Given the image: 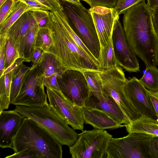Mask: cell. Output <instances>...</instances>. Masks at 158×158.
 Here are the masks:
<instances>
[{"label":"cell","instance_id":"obj_41","mask_svg":"<svg viewBox=\"0 0 158 158\" xmlns=\"http://www.w3.org/2000/svg\"><path fill=\"white\" fill-rule=\"evenodd\" d=\"M148 92L157 116L156 123L158 124V92H153L148 90Z\"/></svg>","mask_w":158,"mask_h":158},{"label":"cell","instance_id":"obj_36","mask_svg":"<svg viewBox=\"0 0 158 158\" xmlns=\"http://www.w3.org/2000/svg\"><path fill=\"white\" fill-rule=\"evenodd\" d=\"M5 158H37L35 154L28 148L19 151L15 152L10 155L6 156Z\"/></svg>","mask_w":158,"mask_h":158},{"label":"cell","instance_id":"obj_25","mask_svg":"<svg viewBox=\"0 0 158 158\" xmlns=\"http://www.w3.org/2000/svg\"><path fill=\"white\" fill-rule=\"evenodd\" d=\"M139 80L148 90L158 92V69L156 67L146 68L145 73Z\"/></svg>","mask_w":158,"mask_h":158},{"label":"cell","instance_id":"obj_39","mask_svg":"<svg viewBox=\"0 0 158 158\" xmlns=\"http://www.w3.org/2000/svg\"><path fill=\"white\" fill-rule=\"evenodd\" d=\"M26 3L30 6L38 10L48 11L49 9L36 0H19Z\"/></svg>","mask_w":158,"mask_h":158},{"label":"cell","instance_id":"obj_15","mask_svg":"<svg viewBox=\"0 0 158 158\" xmlns=\"http://www.w3.org/2000/svg\"><path fill=\"white\" fill-rule=\"evenodd\" d=\"M84 106L105 112L119 124L130 123L114 99L102 91H91Z\"/></svg>","mask_w":158,"mask_h":158},{"label":"cell","instance_id":"obj_30","mask_svg":"<svg viewBox=\"0 0 158 158\" xmlns=\"http://www.w3.org/2000/svg\"><path fill=\"white\" fill-rule=\"evenodd\" d=\"M146 0H118L114 8L117 14L119 15L123 14L131 7L142 2Z\"/></svg>","mask_w":158,"mask_h":158},{"label":"cell","instance_id":"obj_32","mask_svg":"<svg viewBox=\"0 0 158 158\" xmlns=\"http://www.w3.org/2000/svg\"><path fill=\"white\" fill-rule=\"evenodd\" d=\"M87 3L92 7L100 6L114 8L118 0H87Z\"/></svg>","mask_w":158,"mask_h":158},{"label":"cell","instance_id":"obj_42","mask_svg":"<svg viewBox=\"0 0 158 158\" xmlns=\"http://www.w3.org/2000/svg\"><path fill=\"white\" fill-rule=\"evenodd\" d=\"M153 10L152 21L155 31L158 35V7H156Z\"/></svg>","mask_w":158,"mask_h":158},{"label":"cell","instance_id":"obj_26","mask_svg":"<svg viewBox=\"0 0 158 158\" xmlns=\"http://www.w3.org/2000/svg\"><path fill=\"white\" fill-rule=\"evenodd\" d=\"M31 68V67H28L23 63L17 73L12 77L10 94V103L18 94L24 77Z\"/></svg>","mask_w":158,"mask_h":158},{"label":"cell","instance_id":"obj_34","mask_svg":"<svg viewBox=\"0 0 158 158\" xmlns=\"http://www.w3.org/2000/svg\"><path fill=\"white\" fill-rule=\"evenodd\" d=\"M47 8L50 11L63 9L59 0H36Z\"/></svg>","mask_w":158,"mask_h":158},{"label":"cell","instance_id":"obj_43","mask_svg":"<svg viewBox=\"0 0 158 158\" xmlns=\"http://www.w3.org/2000/svg\"><path fill=\"white\" fill-rule=\"evenodd\" d=\"M147 4L152 10L156 7H158V0H146Z\"/></svg>","mask_w":158,"mask_h":158},{"label":"cell","instance_id":"obj_6","mask_svg":"<svg viewBox=\"0 0 158 158\" xmlns=\"http://www.w3.org/2000/svg\"><path fill=\"white\" fill-rule=\"evenodd\" d=\"M154 136L140 132H131L119 138L112 137L106 158H152L151 144Z\"/></svg>","mask_w":158,"mask_h":158},{"label":"cell","instance_id":"obj_11","mask_svg":"<svg viewBox=\"0 0 158 158\" xmlns=\"http://www.w3.org/2000/svg\"><path fill=\"white\" fill-rule=\"evenodd\" d=\"M49 104L54 111L74 130L83 131L84 123L81 107L74 104L63 94L46 88Z\"/></svg>","mask_w":158,"mask_h":158},{"label":"cell","instance_id":"obj_45","mask_svg":"<svg viewBox=\"0 0 158 158\" xmlns=\"http://www.w3.org/2000/svg\"><path fill=\"white\" fill-rule=\"evenodd\" d=\"M6 0H0V7L5 2Z\"/></svg>","mask_w":158,"mask_h":158},{"label":"cell","instance_id":"obj_40","mask_svg":"<svg viewBox=\"0 0 158 158\" xmlns=\"http://www.w3.org/2000/svg\"><path fill=\"white\" fill-rule=\"evenodd\" d=\"M152 158H158V136H154L151 144Z\"/></svg>","mask_w":158,"mask_h":158},{"label":"cell","instance_id":"obj_33","mask_svg":"<svg viewBox=\"0 0 158 158\" xmlns=\"http://www.w3.org/2000/svg\"><path fill=\"white\" fill-rule=\"evenodd\" d=\"M58 76H60L59 74H56L49 77L45 78L44 81V86L46 88L48 87L62 92L57 80Z\"/></svg>","mask_w":158,"mask_h":158},{"label":"cell","instance_id":"obj_37","mask_svg":"<svg viewBox=\"0 0 158 158\" xmlns=\"http://www.w3.org/2000/svg\"><path fill=\"white\" fill-rule=\"evenodd\" d=\"M15 0H6L0 7V22L4 19L8 13Z\"/></svg>","mask_w":158,"mask_h":158},{"label":"cell","instance_id":"obj_13","mask_svg":"<svg viewBox=\"0 0 158 158\" xmlns=\"http://www.w3.org/2000/svg\"><path fill=\"white\" fill-rule=\"evenodd\" d=\"M126 97L141 117L157 121V117L148 90L135 77L127 80L124 86Z\"/></svg>","mask_w":158,"mask_h":158},{"label":"cell","instance_id":"obj_29","mask_svg":"<svg viewBox=\"0 0 158 158\" xmlns=\"http://www.w3.org/2000/svg\"><path fill=\"white\" fill-rule=\"evenodd\" d=\"M20 57L17 49V45L11 40L8 39L6 48L5 70L11 66Z\"/></svg>","mask_w":158,"mask_h":158},{"label":"cell","instance_id":"obj_28","mask_svg":"<svg viewBox=\"0 0 158 158\" xmlns=\"http://www.w3.org/2000/svg\"><path fill=\"white\" fill-rule=\"evenodd\" d=\"M52 43V40L49 31L46 27L40 28L36 38L35 48L42 49L47 52Z\"/></svg>","mask_w":158,"mask_h":158},{"label":"cell","instance_id":"obj_24","mask_svg":"<svg viewBox=\"0 0 158 158\" xmlns=\"http://www.w3.org/2000/svg\"><path fill=\"white\" fill-rule=\"evenodd\" d=\"M12 75L8 73L0 77V112L8 109L10 102Z\"/></svg>","mask_w":158,"mask_h":158},{"label":"cell","instance_id":"obj_4","mask_svg":"<svg viewBox=\"0 0 158 158\" xmlns=\"http://www.w3.org/2000/svg\"><path fill=\"white\" fill-rule=\"evenodd\" d=\"M14 110L43 127L62 145L69 147L78 139V134L74 129L70 128L48 103L40 107L15 105Z\"/></svg>","mask_w":158,"mask_h":158},{"label":"cell","instance_id":"obj_2","mask_svg":"<svg viewBox=\"0 0 158 158\" xmlns=\"http://www.w3.org/2000/svg\"><path fill=\"white\" fill-rule=\"evenodd\" d=\"M46 27L52 43L47 52L56 56L62 69L101 71L99 62L89 56L75 42L60 19L57 10L50 11Z\"/></svg>","mask_w":158,"mask_h":158},{"label":"cell","instance_id":"obj_23","mask_svg":"<svg viewBox=\"0 0 158 158\" xmlns=\"http://www.w3.org/2000/svg\"><path fill=\"white\" fill-rule=\"evenodd\" d=\"M99 62L102 70H108L118 66L111 37L106 46L101 48Z\"/></svg>","mask_w":158,"mask_h":158},{"label":"cell","instance_id":"obj_35","mask_svg":"<svg viewBox=\"0 0 158 158\" xmlns=\"http://www.w3.org/2000/svg\"><path fill=\"white\" fill-rule=\"evenodd\" d=\"M26 62H27V61L25 59L21 58H18L13 64L4 70L2 76L10 73L13 77L18 72L23 63Z\"/></svg>","mask_w":158,"mask_h":158},{"label":"cell","instance_id":"obj_22","mask_svg":"<svg viewBox=\"0 0 158 158\" xmlns=\"http://www.w3.org/2000/svg\"><path fill=\"white\" fill-rule=\"evenodd\" d=\"M39 64L44 78L56 74L60 76L65 71L61 67L56 56L47 52H44Z\"/></svg>","mask_w":158,"mask_h":158},{"label":"cell","instance_id":"obj_16","mask_svg":"<svg viewBox=\"0 0 158 158\" xmlns=\"http://www.w3.org/2000/svg\"><path fill=\"white\" fill-rule=\"evenodd\" d=\"M49 12L34 10L25 13L3 35H6L17 45L31 28L48 17Z\"/></svg>","mask_w":158,"mask_h":158},{"label":"cell","instance_id":"obj_7","mask_svg":"<svg viewBox=\"0 0 158 158\" xmlns=\"http://www.w3.org/2000/svg\"><path fill=\"white\" fill-rule=\"evenodd\" d=\"M39 64L26 74L19 91L11 104L30 107H42L48 104L45 91L44 79Z\"/></svg>","mask_w":158,"mask_h":158},{"label":"cell","instance_id":"obj_5","mask_svg":"<svg viewBox=\"0 0 158 158\" xmlns=\"http://www.w3.org/2000/svg\"><path fill=\"white\" fill-rule=\"evenodd\" d=\"M60 1L71 28L99 62L100 43L89 9H86L82 4H78L62 0Z\"/></svg>","mask_w":158,"mask_h":158},{"label":"cell","instance_id":"obj_31","mask_svg":"<svg viewBox=\"0 0 158 158\" xmlns=\"http://www.w3.org/2000/svg\"><path fill=\"white\" fill-rule=\"evenodd\" d=\"M8 38L5 35H0V76L4 71V63L6 43Z\"/></svg>","mask_w":158,"mask_h":158},{"label":"cell","instance_id":"obj_9","mask_svg":"<svg viewBox=\"0 0 158 158\" xmlns=\"http://www.w3.org/2000/svg\"><path fill=\"white\" fill-rule=\"evenodd\" d=\"M100 74L103 83L102 91L114 99L130 123L141 117L126 95L124 87L127 80L122 69L117 66L101 71Z\"/></svg>","mask_w":158,"mask_h":158},{"label":"cell","instance_id":"obj_20","mask_svg":"<svg viewBox=\"0 0 158 158\" xmlns=\"http://www.w3.org/2000/svg\"><path fill=\"white\" fill-rule=\"evenodd\" d=\"M36 10L24 2L15 0L10 10L0 22V35L4 34L11 26L25 13Z\"/></svg>","mask_w":158,"mask_h":158},{"label":"cell","instance_id":"obj_44","mask_svg":"<svg viewBox=\"0 0 158 158\" xmlns=\"http://www.w3.org/2000/svg\"><path fill=\"white\" fill-rule=\"evenodd\" d=\"M65 1L66 2H71L72 3L78 4H81V2L80 1L81 0H60Z\"/></svg>","mask_w":158,"mask_h":158},{"label":"cell","instance_id":"obj_12","mask_svg":"<svg viewBox=\"0 0 158 158\" xmlns=\"http://www.w3.org/2000/svg\"><path fill=\"white\" fill-rule=\"evenodd\" d=\"M111 38L118 65L130 73L140 71L136 55L128 42L119 18L114 24Z\"/></svg>","mask_w":158,"mask_h":158},{"label":"cell","instance_id":"obj_21","mask_svg":"<svg viewBox=\"0 0 158 158\" xmlns=\"http://www.w3.org/2000/svg\"><path fill=\"white\" fill-rule=\"evenodd\" d=\"M127 132H140L158 136V124L156 121L143 117H141L136 120L127 124L123 125Z\"/></svg>","mask_w":158,"mask_h":158},{"label":"cell","instance_id":"obj_14","mask_svg":"<svg viewBox=\"0 0 158 158\" xmlns=\"http://www.w3.org/2000/svg\"><path fill=\"white\" fill-rule=\"evenodd\" d=\"M89 10L94 23L101 48H102L111 38L114 24L119 15L114 8L96 6L90 7Z\"/></svg>","mask_w":158,"mask_h":158},{"label":"cell","instance_id":"obj_18","mask_svg":"<svg viewBox=\"0 0 158 158\" xmlns=\"http://www.w3.org/2000/svg\"><path fill=\"white\" fill-rule=\"evenodd\" d=\"M84 123L98 130H113L123 126L119 124L105 112L98 110L81 107Z\"/></svg>","mask_w":158,"mask_h":158},{"label":"cell","instance_id":"obj_27","mask_svg":"<svg viewBox=\"0 0 158 158\" xmlns=\"http://www.w3.org/2000/svg\"><path fill=\"white\" fill-rule=\"evenodd\" d=\"M101 71L87 70L83 72L91 91H102L103 83Z\"/></svg>","mask_w":158,"mask_h":158},{"label":"cell","instance_id":"obj_38","mask_svg":"<svg viewBox=\"0 0 158 158\" xmlns=\"http://www.w3.org/2000/svg\"><path fill=\"white\" fill-rule=\"evenodd\" d=\"M44 52L41 48H35L31 60V66H35L40 63Z\"/></svg>","mask_w":158,"mask_h":158},{"label":"cell","instance_id":"obj_19","mask_svg":"<svg viewBox=\"0 0 158 158\" xmlns=\"http://www.w3.org/2000/svg\"><path fill=\"white\" fill-rule=\"evenodd\" d=\"M40 27L38 23L25 35L17 45L20 58L25 59L27 62L31 61L35 48V41L38 32Z\"/></svg>","mask_w":158,"mask_h":158},{"label":"cell","instance_id":"obj_8","mask_svg":"<svg viewBox=\"0 0 158 158\" xmlns=\"http://www.w3.org/2000/svg\"><path fill=\"white\" fill-rule=\"evenodd\" d=\"M113 136L106 130L94 129L78 134L76 142L69 147L72 158H105Z\"/></svg>","mask_w":158,"mask_h":158},{"label":"cell","instance_id":"obj_46","mask_svg":"<svg viewBox=\"0 0 158 158\" xmlns=\"http://www.w3.org/2000/svg\"><path fill=\"white\" fill-rule=\"evenodd\" d=\"M81 1H84V2H85L86 3H87V0H81Z\"/></svg>","mask_w":158,"mask_h":158},{"label":"cell","instance_id":"obj_10","mask_svg":"<svg viewBox=\"0 0 158 158\" xmlns=\"http://www.w3.org/2000/svg\"><path fill=\"white\" fill-rule=\"evenodd\" d=\"M57 80L64 95L72 102L81 107L91 91L82 72L67 69Z\"/></svg>","mask_w":158,"mask_h":158},{"label":"cell","instance_id":"obj_17","mask_svg":"<svg viewBox=\"0 0 158 158\" xmlns=\"http://www.w3.org/2000/svg\"><path fill=\"white\" fill-rule=\"evenodd\" d=\"M25 117L15 110L0 112V147L10 148L13 139Z\"/></svg>","mask_w":158,"mask_h":158},{"label":"cell","instance_id":"obj_3","mask_svg":"<svg viewBox=\"0 0 158 158\" xmlns=\"http://www.w3.org/2000/svg\"><path fill=\"white\" fill-rule=\"evenodd\" d=\"M62 145L46 129L31 118H24L13 141L15 152L29 149L37 158H62Z\"/></svg>","mask_w":158,"mask_h":158},{"label":"cell","instance_id":"obj_1","mask_svg":"<svg viewBox=\"0 0 158 158\" xmlns=\"http://www.w3.org/2000/svg\"><path fill=\"white\" fill-rule=\"evenodd\" d=\"M152 13L144 1L128 9L123 20L128 42L146 68L158 65V35L153 25Z\"/></svg>","mask_w":158,"mask_h":158}]
</instances>
